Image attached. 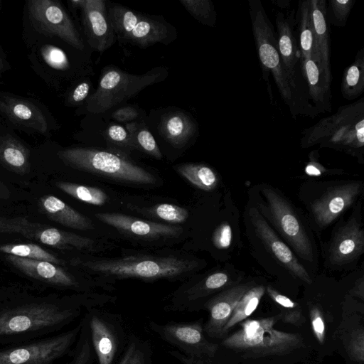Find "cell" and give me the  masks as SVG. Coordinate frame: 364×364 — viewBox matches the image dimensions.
I'll return each instance as SVG.
<instances>
[{
    "label": "cell",
    "mask_w": 364,
    "mask_h": 364,
    "mask_svg": "<svg viewBox=\"0 0 364 364\" xmlns=\"http://www.w3.org/2000/svg\"><path fill=\"white\" fill-rule=\"evenodd\" d=\"M112 297L0 298V346L25 343L55 334L81 314L83 308L102 306Z\"/></svg>",
    "instance_id": "cell-1"
},
{
    "label": "cell",
    "mask_w": 364,
    "mask_h": 364,
    "mask_svg": "<svg viewBox=\"0 0 364 364\" xmlns=\"http://www.w3.org/2000/svg\"><path fill=\"white\" fill-rule=\"evenodd\" d=\"M254 40L264 73H271L284 103L294 117H314L318 112L309 102L307 92L289 77L281 59L276 32L259 0H249Z\"/></svg>",
    "instance_id": "cell-2"
},
{
    "label": "cell",
    "mask_w": 364,
    "mask_h": 364,
    "mask_svg": "<svg viewBox=\"0 0 364 364\" xmlns=\"http://www.w3.org/2000/svg\"><path fill=\"white\" fill-rule=\"evenodd\" d=\"M319 144L358 157L364 147V100L340 107L302 132L303 148Z\"/></svg>",
    "instance_id": "cell-3"
},
{
    "label": "cell",
    "mask_w": 364,
    "mask_h": 364,
    "mask_svg": "<svg viewBox=\"0 0 364 364\" xmlns=\"http://www.w3.org/2000/svg\"><path fill=\"white\" fill-rule=\"evenodd\" d=\"M279 314L259 319L245 320L240 328L224 338L221 345L242 357L258 358L289 354L304 346L299 333H286L274 328Z\"/></svg>",
    "instance_id": "cell-4"
},
{
    "label": "cell",
    "mask_w": 364,
    "mask_h": 364,
    "mask_svg": "<svg viewBox=\"0 0 364 364\" xmlns=\"http://www.w3.org/2000/svg\"><path fill=\"white\" fill-rule=\"evenodd\" d=\"M75 264L102 276L145 280L178 277L191 272L197 266L195 261L175 257L77 259Z\"/></svg>",
    "instance_id": "cell-5"
},
{
    "label": "cell",
    "mask_w": 364,
    "mask_h": 364,
    "mask_svg": "<svg viewBox=\"0 0 364 364\" xmlns=\"http://www.w3.org/2000/svg\"><path fill=\"white\" fill-rule=\"evenodd\" d=\"M168 70L156 67L141 75L131 74L112 65L102 70L96 90L86 100L91 114H103L138 95L146 87L164 80Z\"/></svg>",
    "instance_id": "cell-6"
},
{
    "label": "cell",
    "mask_w": 364,
    "mask_h": 364,
    "mask_svg": "<svg viewBox=\"0 0 364 364\" xmlns=\"http://www.w3.org/2000/svg\"><path fill=\"white\" fill-rule=\"evenodd\" d=\"M58 155L66 165L78 170L134 183H156L154 176L146 169L112 152L75 147L61 150Z\"/></svg>",
    "instance_id": "cell-7"
},
{
    "label": "cell",
    "mask_w": 364,
    "mask_h": 364,
    "mask_svg": "<svg viewBox=\"0 0 364 364\" xmlns=\"http://www.w3.org/2000/svg\"><path fill=\"white\" fill-rule=\"evenodd\" d=\"M115 36L121 43L145 48L170 43L176 36L174 28L162 17L149 16L119 4L107 6Z\"/></svg>",
    "instance_id": "cell-8"
},
{
    "label": "cell",
    "mask_w": 364,
    "mask_h": 364,
    "mask_svg": "<svg viewBox=\"0 0 364 364\" xmlns=\"http://www.w3.org/2000/svg\"><path fill=\"white\" fill-rule=\"evenodd\" d=\"M82 323L66 331L33 341L3 346L0 364H55L71 352Z\"/></svg>",
    "instance_id": "cell-9"
},
{
    "label": "cell",
    "mask_w": 364,
    "mask_h": 364,
    "mask_svg": "<svg viewBox=\"0 0 364 364\" xmlns=\"http://www.w3.org/2000/svg\"><path fill=\"white\" fill-rule=\"evenodd\" d=\"M85 316L98 364H115L123 353L129 336L122 316L97 306L87 309Z\"/></svg>",
    "instance_id": "cell-10"
},
{
    "label": "cell",
    "mask_w": 364,
    "mask_h": 364,
    "mask_svg": "<svg viewBox=\"0 0 364 364\" xmlns=\"http://www.w3.org/2000/svg\"><path fill=\"white\" fill-rule=\"evenodd\" d=\"M262 193L266 200V210L276 228L300 257L312 262L314 254L311 240L294 207L272 187L264 186Z\"/></svg>",
    "instance_id": "cell-11"
},
{
    "label": "cell",
    "mask_w": 364,
    "mask_h": 364,
    "mask_svg": "<svg viewBox=\"0 0 364 364\" xmlns=\"http://www.w3.org/2000/svg\"><path fill=\"white\" fill-rule=\"evenodd\" d=\"M148 326L160 338L177 348L178 351L188 357L211 359L219 348L218 344L205 338L203 318L191 322L171 321L166 323L150 321Z\"/></svg>",
    "instance_id": "cell-12"
},
{
    "label": "cell",
    "mask_w": 364,
    "mask_h": 364,
    "mask_svg": "<svg viewBox=\"0 0 364 364\" xmlns=\"http://www.w3.org/2000/svg\"><path fill=\"white\" fill-rule=\"evenodd\" d=\"M30 21L34 28L45 35L57 36L79 50L85 45L72 19L55 1L32 0L28 2Z\"/></svg>",
    "instance_id": "cell-13"
},
{
    "label": "cell",
    "mask_w": 364,
    "mask_h": 364,
    "mask_svg": "<svg viewBox=\"0 0 364 364\" xmlns=\"http://www.w3.org/2000/svg\"><path fill=\"white\" fill-rule=\"evenodd\" d=\"M6 233H18L53 247L65 250H92L95 241L73 232L32 223L26 218H7L4 223Z\"/></svg>",
    "instance_id": "cell-14"
},
{
    "label": "cell",
    "mask_w": 364,
    "mask_h": 364,
    "mask_svg": "<svg viewBox=\"0 0 364 364\" xmlns=\"http://www.w3.org/2000/svg\"><path fill=\"white\" fill-rule=\"evenodd\" d=\"M230 276L223 272L211 274L203 280L176 291L170 303L164 306L168 312H193L203 309V299L220 292L231 284Z\"/></svg>",
    "instance_id": "cell-15"
},
{
    "label": "cell",
    "mask_w": 364,
    "mask_h": 364,
    "mask_svg": "<svg viewBox=\"0 0 364 364\" xmlns=\"http://www.w3.org/2000/svg\"><path fill=\"white\" fill-rule=\"evenodd\" d=\"M359 182H349L326 191L311 205L310 210L317 225H330L355 200L361 191Z\"/></svg>",
    "instance_id": "cell-16"
},
{
    "label": "cell",
    "mask_w": 364,
    "mask_h": 364,
    "mask_svg": "<svg viewBox=\"0 0 364 364\" xmlns=\"http://www.w3.org/2000/svg\"><path fill=\"white\" fill-rule=\"evenodd\" d=\"M87 43L94 50L103 53L115 41V33L107 14L105 0H85L80 8Z\"/></svg>",
    "instance_id": "cell-17"
},
{
    "label": "cell",
    "mask_w": 364,
    "mask_h": 364,
    "mask_svg": "<svg viewBox=\"0 0 364 364\" xmlns=\"http://www.w3.org/2000/svg\"><path fill=\"white\" fill-rule=\"evenodd\" d=\"M253 286V283L247 282L230 287L204 303L203 309L209 311L208 320L203 324L205 335L213 338H223V328L234 308L242 296Z\"/></svg>",
    "instance_id": "cell-18"
},
{
    "label": "cell",
    "mask_w": 364,
    "mask_h": 364,
    "mask_svg": "<svg viewBox=\"0 0 364 364\" xmlns=\"http://www.w3.org/2000/svg\"><path fill=\"white\" fill-rule=\"evenodd\" d=\"M250 216L257 235L278 262L295 278L311 284L312 280L306 269L299 262L289 247L279 238L257 209L251 208Z\"/></svg>",
    "instance_id": "cell-19"
},
{
    "label": "cell",
    "mask_w": 364,
    "mask_h": 364,
    "mask_svg": "<svg viewBox=\"0 0 364 364\" xmlns=\"http://www.w3.org/2000/svg\"><path fill=\"white\" fill-rule=\"evenodd\" d=\"M6 259L29 277L57 287L84 289L80 283L63 268L49 262L8 255Z\"/></svg>",
    "instance_id": "cell-20"
},
{
    "label": "cell",
    "mask_w": 364,
    "mask_h": 364,
    "mask_svg": "<svg viewBox=\"0 0 364 364\" xmlns=\"http://www.w3.org/2000/svg\"><path fill=\"white\" fill-rule=\"evenodd\" d=\"M95 216L119 230L145 237H173L178 236L183 230L175 225L142 220L117 213H97Z\"/></svg>",
    "instance_id": "cell-21"
},
{
    "label": "cell",
    "mask_w": 364,
    "mask_h": 364,
    "mask_svg": "<svg viewBox=\"0 0 364 364\" xmlns=\"http://www.w3.org/2000/svg\"><path fill=\"white\" fill-rule=\"evenodd\" d=\"M364 231L355 220L340 228L329 247V260L333 264L343 265L353 262L363 252Z\"/></svg>",
    "instance_id": "cell-22"
},
{
    "label": "cell",
    "mask_w": 364,
    "mask_h": 364,
    "mask_svg": "<svg viewBox=\"0 0 364 364\" xmlns=\"http://www.w3.org/2000/svg\"><path fill=\"white\" fill-rule=\"evenodd\" d=\"M309 4L318 64L322 75L331 83V46L326 20L327 1L309 0Z\"/></svg>",
    "instance_id": "cell-23"
},
{
    "label": "cell",
    "mask_w": 364,
    "mask_h": 364,
    "mask_svg": "<svg viewBox=\"0 0 364 364\" xmlns=\"http://www.w3.org/2000/svg\"><path fill=\"white\" fill-rule=\"evenodd\" d=\"M293 17V15L287 17L280 11H277L276 14L275 23L277 31L276 34L278 50L287 73L291 80L301 90H304L303 87L299 84L297 75L296 67L301 56L298 40L294 32Z\"/></svg>",
    "instance_id": "cell-24"
},
{
    "label": "cell",
    "mask_w": 364,
    "mask_h": 364,
    "mask_svg": "<svg viewBox=\"0 0 364 364\" xmlns=\"http://www.w3.org/2000/svg\"><path fill=\"white\" fill-rule=\"evenodd\" d=\"M0 111L14 124L41 134H46L48 131V123L44 114L28 100L7 95L1 96Z\"/></svg>",
    "instance_id": "cell-25"
},
{
    "label": "cell",
    "mask_w": 364,
    "mask_h": 364,
    "mask_svg": "<svg viewBox=\"0 0 364 364\" xmlns=\"http://www.w3.org/2000/svg\"><path fill=\"white\" fill-rule=\"evenodd\" d=\"M300 68L304 78L309 99L318 113L331 112V84L322 75L318 63L313 58L300 60Z\"/></svg>",
    "instance_id": "cell-26"
},
{
    "label": "cell",
    "mask_w": 364,
    "mask_h": 364,
    "mask_svg": "<svg viewBox=\"0 0 364 364\" xmlns=\"http://www.w3.org/2000/svg\"><path fill=\"white\" fill-rule=\"evenodd\" d=\"M38 204L41 212L54 222L80 230L93 228V224L90 218L54 196H43L40 198Z\"/></svg>",
    "instance_id": "cell-27"
},
{
    "label": "cell",
    "mask_w": 364,
    "mask_h": 364,
    "mask_svg": "<svg viewBox=\"0 0 364 364\" xmlns=\"http://www.w3.org/2000/svg\"><path fill=\"white\" fill-rule=\"evenodd\" d=\"M159 132L172 146H184L197 132V126L191 116L182 112L164 114L159 123Z\"/></svg>",
    "instance_id": "cell-28"
},
{
    "label": "cell",
    "mask_w": 364,
    "mask_h": 364,
    "mask_svg": "<svg viewBox=\"0 0 364 364\" xmlns=\"http://www.w3.org/2000/svg\"><path fill=\"white\" fill-rule=\"evenodd\" d=\"M29 150L15 137L5 134L0 136V164L9 170L18 174L29 171Z\"/></svg>",
    "instance_id": "cell-29"
},
{
    "label": "cell",
    "mask_w": 364,
    "mask_h": 364,
    "mask_svg": "<svg viewBox=\"0 0 364 364\" xmlns=\"http://www.w3.org/2000/svg\"><path fill=\"white\" fill-rule=\"evenodd\" d=\"M298 23V43L300 60L313 58L318 63L311 24L309 0L300 1L296 16Z\"/></svg>",
    "instance_id": "cell-30"
},
{
    "label": "cell",
    "mask_w": 364,
    "mask_h": 364,
    "mask_svg": "<svg viewBox=\"0 0 364 364\" xmlns=\"http://www.w3.org/2000/svg\"><path fill=\"white\" fill-rule=\"evenodd\" d=\"M341 94L343 98L353 100L364 90V48L359 50L353 62L344 70L341 80Z\"/></svg>",
    "instance_id": "cell-31"
},
{
    "label": "cell",
    "mask_w": 364,
    "mask_h": 364,
    "mask_svg": "<svg viewBox=\"0 0 364 364\" xmlns=\"http://www.w3.org/2000/svg\"><path fill=\"white\" fill-rule=\"evenodd\" d=\"M265 291L263 285H255L240 299L223 328V338L236 324L247 318L257 309Z\"/></svg>",
    "instance_id": "cell-32"
},
{
    "label": "cell",
    "mask_w": 364,
    "mask_h": 364,
    "mask_svg": "<svg viewBox=\"0 0 364 364\" xmlns=\"http://www.w3.org/2000/svg\"><path fill=\"white\" fill-rule=\"evenodd\" d=\"M174 168L178 174L202 190H213L218 184L217 174L206 165L183 164L174 166Z\"/></svg>",
    "instance_id": "cell-33"
},
{
    "label": "cell",
    "mask_w": 364,
    "mask_h": 364,
    "mask_svg": "<svg viewBox=\"0 0 364 364\" xmlns=\"http://www.w3.org/2000/svg\"><path fill=\"white\" fill-rule=\"evenodd\" d=\"M152 355L149 341L131 333L117 364H152Z\"/></svg>",
    "instance_id": "cell-34"
},
{
    "label": "cell",
    "mask_w": 364,
    "mask_h": 364,
    "mask_svg": "<svg viewBox=\"0 0 364 364\" xmlns=\"http://www.w3.org/2000/svg\"><path fill=\"white\" fill-rule=\"evenodd\" d=\"M55 186L69 196L91 205H102L108 199L107 193L96 187L63 181L55 183Z\"/></svg>",
    "instance_id": "cell-35"
},
{
    "label": "cell",
    "mask_w": 364,
    "mask_h": 364,
    "mask_svg": "<svg viewBox=\"0 0 364 364\" xmlns=\"http://www.w3.org/2000/svg\"><path fill=\"white\" fill-rule=\"evenodd\" d=\"M267 291L270 298L279 306L280 320L296 326H301L305 323L306 318L297 303L280 294L271 286L267 287Z\"/></svg>",
    "instance_id": "cell-36"
},
{
    "label": "cell",
    "mask_w": 364,
    "mask_h": 364,
    "mask_svg": "<svg viewBox=\"0 0 364 364\" xmlns=\"http://www.w3.org/2000/svg\"><path fill=\"white\" fill-rule=\"evenodd\" d=\"M0 252L19 257L43 260L56 265H65V262L46 251L36 244H6L0 245Z\"/></svg>",
    "instance_id": "cell-37"
},
{
    "label": "cell",
    "mask_w": 364,
    "mask_h": 364,
    "mask_svg": "<svg viewBox=\"0 0 364 364\" xmlns=\"http://www.w3.org/2000/svg\"><path fill=\"white\" fill-rule=\"evenodd\" d=\"M125 129L130 135L136 149H140L157 159L162 158V154L154 137L144 124L132 122L127 123Z\"/></svg>",
    "instance_id": "cell-38"
},
{
    "label": "cell",
    "mask_w": 364,
    "mask_h": 364,
    "mask_svg": "<svg viewBox=\"0 0 364 364\" xmlns=\"http://www.w3.org/2000/svg\"><path fill=\"white\" fill-rule=\"evenodd\" d=\"M81 323L80 331L69 364H92L96 358L85 315L81 319Z\"/></svg>",
    "instance_id": "cell-39"
},
{
    "label": "cell",
    "mask_w": 364,
    "mask_h": 364,
    "mask_svg": "<svg viewBox=\"0 0 364 364\" xmlns=\"http://www.w3.org/2000/svg\"><path fill=\"white\" fill-rule=\"evenodd\" d=\"M188 12L200 23L213 27L216 23V12L210 0H180Z\"/></svg>",
    "instance_id": "cell-40"
},
{
    "label": "cell",
    "mask_w": 364,
    "mask_h": 364,
    "mask_svg": "<svg viewBox=\"0 0 364 364\" xmlns=\"http://www.w3.org/2000/svg\"><path fill=\"white\" fill-rule=\"evenodd\" d=\"M355 0H329L326 4V20L338 27L346 24Z\"/></svg>",
    "instance_id": "cell-41"
},
{
    "label": "cell",
    "mask_w": 364,
    "mask_h": 364,
    "mask_svg": "<svg viewBox=\"0 0 364 364\" xmlns=\"http://www.w3.org/2000/svg\"><path fill=\"white\" fill-rule=\"evenodd\" d=\"M102 135L108 144L126 152L136 149L128 132L120 124H109L102 132Z\"/></svg>",
    "instance_id": "cell-42"
},
{
    "label": "cell",
    "mask_w": 364,
    "mask_h": 364,
    "mask_svg": "<svg viewBox=\"0 0 364 364\" xmlns=\"http://www.w3.org/2000/svg\"><path fill=\"white\" fill-rule=\"evenodd\" d=\"M152 210L154 213L161 220L173 224L182 223L188 217V212L186 209L169 203L156 205Z\"/></svg>",
    "instance_id": "cell-43"
},
{
    "label": "cell",
    "mask_w": 364,
    "mask_h": 364,
    "mask_svg": "<svg viewBox=\"0 0 364 364\" xmlns=\"http://www.w3.org/2000/svg\"><path fill=\"white\" fill-rule=\"evenodd\" d=\"M41 55L46 63L54 69L66 70L70 68V62L66 54L56 46H43L41 48Z\"/></svg>",
    "instance_id": "cell-44"
},
{
    "label": "cell",
    "mask_w": 364,
    "mask_h": 364,
    "mask_svg": "<svg viewBox=\"0 0 364 364\" xmlns=\"http://www.w3.org/2000/svg\"><path fill=\"white\" fill-rule=\"evenodd\" d=\"M309 316L314 333L317 341L323 344L325 341L326 330L322 311L318 306L309 308Z\"/></svg>",
    "instance_id": "cell-45"
},
{
    "label": "cell",
    "mask_w": 364,
    "mask_h": 364,
    "mask_svg": "<svg viewBox=\"0 0 364 364\" xmlns=\"http://www.w3.org/2000/svg\"><path fill=\"white\" fill-rule=\"evenodd\" d=\"M363 330L357 329L350 334L348 340V352L357 361H363Z\"/></svg>",
    "instance_id": "cell-46"
},
{
    "label": "cell",
    "mask_w": 364,
    "mask_h": 364,
    "mask_svg": "<svg viewBox=\"0 0 364 364\" xmlns=\"http://www.w3.org/2000/svg\"><path fill=\"white\" fill-rule=\"evenodd\" d=\"M232 241V229L227 223L221 224L213 235V242L218 249H226Z\"/></svg>",
    "instance_id": "cell-47"
},
{
    "label": "cell",
    "mask_w": 364,
    "mask_h": 364,
    "mask_svg": "<svg viewBox=\"0 0 364 364\" xmlns=\"http://www.w3.org/2000/svg\"><path fill=\"white\" fill-rule=\"evenodd\" d=\"M139 114L132 106H124L115 109L112 114V118L119 122H132L137 119Z\"/></svg>",
    "instance_id": "cell-48"
},
{
    "label": "cell",
    "mask_w": 364,
    "mask_h": 364,
    "mask_svg": "<svg viewBox=\"0 0 364 364\" xmlns=\"http://www.w3.org/2000/svg\"><path fill=\"white\" fill-rule=\"evenodd\" d=\"M90 89V85L88 82L78 84L72 92V102L78 103L86 100L89 97Z\"/></svg>",
    "instance_id": "cell-49"
},
{
    "label": "cell",
    "mask_w": 364,
    "mask_h": 364,
    "mask_svg": "<svg viewBox=\"0 0 364 364\" xmlns=\"http://www.w3.org/2000/svg\"><path fill=\"white\" fill-rule=\"evenodd\" d=\"M312 154V153H311ZM326 171L325 167L314 160V156H310V161L305 168V172L309 176H318Z\"/></svg>",
    "instance_id": "cell-50"
},
{
    "label": "cell",
    "mask_w": 364,
    "mask_h": 364,
    "mask_svg": "<svg viewBox=\"0 0 364 364\" xmlns=\"http://www.w3.org/2000/svg\"><path fill=\"white\" fill-rule=\"evenodd\" d=\"M11 192L8 187L0 181V199H7L10 197Z\"/></svg>",
    "instance_id": "cell-51"
},
{
    "label": "cell",
    "mask_w": 364,
    "mask_h": 364,
    "mask_svg": "<svg viewBox=\"0 0 364 364\" xmlns=\"http://www.w3.org/2000/svg\"><path fill=\"white\" fill-rule=\"evenodd\" d=\"M272 2L281 9H287L290 6V1L289 0H277L272 1Z\"/></svg>",
    "instance_id": "cell-52"
},
{
    "label": "cell",
    "mask_w": 364,
    "mask_h": 364,
    "mask_svg": "<svg viewBox=\"0 0 364 364\" xmlns=\"http://www.w3.org/2000/svg\"><path fill=\"white\" fill-rule=\"evenodd\" d=\"M3 67H4L3 60L1 58V56L0 55V71L1 70Z\"/></svg>",
    "instance_id": "cell-53"
}]
</instances>
